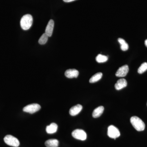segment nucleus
Returning a JSON list of instances; mask_svg holds the SVG:
<instances>
[{"label":"nucleus","mask_w":147,"mask_h":147,"mask_svg":"<svg viewBox=\"0 0 147 147\" xmlns=\"http://www.w3.org/2000/svg\"><path fill=\"white\" fill-rule=\"evenodd\" d=\"M130 122L132 126L137 131H142L144 130L145 124L143 121L136 116H133L130 118Z\"/></svg>","instance_id":"1"},{"label":"nucleus","mask_w":147,"mask_h":147,"mask_svg":"<svg viewBox=\"0 0 147 147\" xmlns=\"http://www.w3.org/2000/svg\"><path fill=\"white\" fill-rule=\"evenodd\" d=\"M32 16L29 14L24 15L20 21L21 28L25 30H29L32 26Z\"/></svg>","instance_id":"2"},{"label":"nucleus","mask_w":147,"mask_h":147,"mask_svg":"<svg viewBox=\"0 0 147 147\" xmlns=\"http://www.w3.org/2000/svg\"><path fill=\"white\" fill-rule=\"evenodd\" d=\"M4 141L5 144L11 146L18 147L20 145L18 139L12 135H6L4 138Z\"/></svg>","instance_id":"3"},{"label":"nucleus","mask_w":147,"mask_h":147,"mask_svg":"<svg viewBox=\"0 0 147 147\" xmlns=\"http://www.w3.org/2000/svg\"><path fill=\"white\" fill-rule=\"evenodd\" d=\"M108 135L110 138L115 139L120 136V132L116 127L111 125L108 127Z\"/></svg>","instance_id":"4"},{"label":"nucleus","mask_w":147,"mask_h":147,"mask_svg":"<svg viewBox=\"0 0 147 147\" xmlns=\"http://www.w3.org/2000/svg\"><path fill=\"white\" fill-rule=\"evenodd\" d=\"M71 134L74 138L82 141H84L87 138L86 133L82 129H75L72 131Z\"/></svg>","instance_id":"5"},{"label":"nucleus","mask_w":147,"mask_h":147,"mask_svg":"<svg viewBox=\"0 0 147 147\" xmlns=\"http://www.w3.org/2000/svg\"><path fill=\"white\" fill-rule=\"evenodd\" d=\"M41 107L40 105L36 103H33L30 104L24 107L23 111L26 113L33 114L40 110Z\"/></svg>","instance_id":"6"},{"label":"nucleus","mask_w":147,"mask_h":147,"mask_svg":"<svg viewBox=\"0 0 147 147\" xmlns=\"http://www.w3.org/2000/svg\"><path fill=\"white\" fill-rule=\"evenodd\" d=\"M129 71L128 66L125 65L121 67L118 69L116 73V76L117 77H123L126 76Z\"/></svg>","instance_id":"7"},{"label":"nucleus","mask_w":147,"mask_h":147,"mask_svg":"<svg viewBox=\"0 0 147 147\" xmlns=\"http://www.w3.org/2000/svg\"><path fill=\"white\" fill-rule=\"evenodd\" d=\"M79 72L76 69H68L65 71V75L68 78H77L79 76Z\"/></svg>","instance_id":"8"},{"label":"nucleus","mask_w":147,"mask_h":147,"mask_svg":"<svg viewBox=\"0 0 147 147\" xmlns=\"http://www.w3.org/2000/svg\"><path fill=\"white\" fill-rule=\"evenodd\" d=\"M83 107L80 104H77L73 107H71L69 110V113L71 116H74L79 114L81 112Z\"/></svg>","instance_id":"9"},{"label":"nucleus","mask_w":147,"mask_h":147,"mask_svg":"<svg viewBox=\"0 0 147 147\" xmlns=\"http://www.w3.org/2000/svg\"><path fill=\"white\" fill-rule=\"evenodd\" d=\"M54 27V21L51 19L48 22L45 30V33L48 37L52 36Z\"/></svg>","instance_id":"10"},{"label":"nucleus","mask_w":147,"mask_h":147,"mask_svg":"<svg viewBox=\"0 0 147 147\" xmlns=\"http://www.w3.org/2000/svg\"><path fill=\"white\" fill-rule=\"evenodd\" d=\"M127 86V82L124 79H121L118 80L115 85V88L117 90H119L125 88Z\"/></svg>","instance_id":"11"},{"label":"nucleus","mask_w":147,"mask_h":147,"mask_svg":"<svg viewBox=\"0 0 147 147\" xmlns=\"http://www.w3.org/2000/svg\"><path fill=\"white\" fill-rule=\"evenodd\" d=\"M57 125L55 123H52L50 125L46 127V131L48 134H54L57 132Z\"/></svg>","instance_id":"12"},{"label":"nucleus","mask_w":147,"mask_h":147,"mask_svg":"<svg viewBox=\"0 0 147 147\" xmlns=\"http://www.w3.org/2000/svg\"><path fill=\"white\" fill-rule=\"evenodd\" d=\"M104 108L103 106H100L95 109L92 113V117L95 118L99 117L102 115L104 111Z\"/></svg>","instance_id":"13"},{"label":"nucleus","mask_w":147,"mask_h":147,"mask_svg":"<svg viewBox=\"0 0 147 147\" xmlns=\"http://www.w3.org/2000/svg\"><path fill=\"white\" fill-rule=\"evenodd\" d=\"M59 141L56 139H51L47 140L45 142V145L47 147H58Z\"/></svg>","instance_id":"14"},{"label":"nucleus","mask_w":147,"mask_h":147,"mask_svg":"<svg viewBox=\"0 0 147 147\" xmlns=\"http://www.w3.org/2000/svg\"><path fill=\"white\" fill-rule=\"evenodd\" d=\"M102 76V74L101 72H98V73L96 74L90 79V83H94L98 82L101 79Z\"/></svg>","instance_id":"15"},{"label":"nucleus","mask_w":147,"mask_h":147,"mask_svg":"<svg viewBox=\"0 0 147 147\" xmlns=\"http://www.w3.org/2000/svg\"><path fill=\"white\" fill-rule=\"evenodd\" d=\"M118 40L120 44L121 50L123 51H127L128 50L129 48L128 44L124 40L123 38H119Z\"/></svg>","instance_id":"16"},{"label":"nucleus","mask_w":147,"mask_h":147,"mask_svg":"<svg viewBox=\"0 0 147 147\" xmlns=\"http://www.w3.org/2000/svg\"><path fill=\"white\" fill-rule=\"evenodd\" d=\"M96 60L98 63H104L107 61L108 60V57L107 56H104V55H98L96 57Z\"/></svg>","instance_id":"17"},{"label":"nucleus","mask_w":147,"mask_h":147,"mask_svg":"<svg viewBox=\"0 0 147 147\" xmlns=\"http://www.w3.org/2000/svg\"><path fill=\"white\" fill-rule=\"evenodd\" d=\"M48 38V36L45 33L40 38L39 40H38V42L40 45H44L47 42Z\"/></svg>","instance_id":"18"},{"label":"nucleus","mask_w":147,"mask_h":147,"mask_svg":"<svg viewBox=\"0 0 147 147\" xmlns=\"http://www.w3.org/2000/svg\"><path fill=\"white\" fill-rule=\"evenodd\" d=\"M147 70V63H142L138 69V72L140 74L144 73Z\"/></svg>","instance_id":"19"},{"label":"nucleus","mask_w":147,"mask_h":147,"mask_svg":"<svg viewBox=\"0 0 147 147\" xmlns=\"http://www.w3.org/2000/svg\"><path fill=\"white\" fill-rule=\"evenodd\" d=\"M63 1L65 2L69 3L73 1H75V0H63Z\"/></svg>","instance_id":"20"},{"label":"nucleus","mask_w":147,"mask_h":147,"mask_svg":"<svg viewBox=\"0 0 147 147\" xmlns=\"http://www.w3.org/2000/svg\"><path fill=\"white\" fill-rule=\"evenodd\" d=\"M145 44L146 45V46L147 47V39L145 41Z\"/></svg>","instance_id":"21"}]
</instances>
